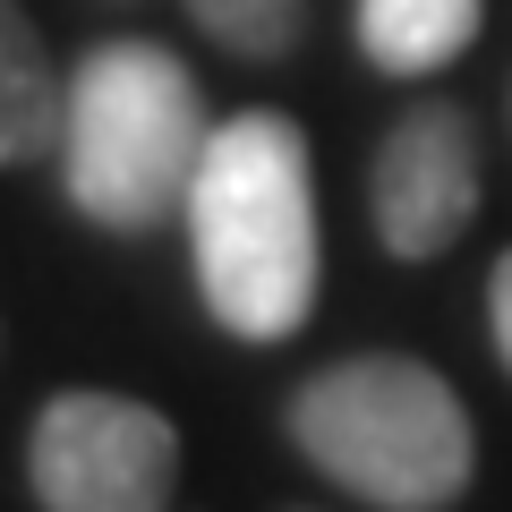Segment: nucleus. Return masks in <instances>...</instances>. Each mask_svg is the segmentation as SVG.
<instances>
[{
    "label": "nucleus",
    "mask_w": 512,
    "mask_h": 512,
    "mask_svg": "<svg viewBox=\"0 0 512 512\" xmlns=\"http://www.w3.org/2000/svg\"><path fill=\"white\" fill-rule=\"evenodd\" d=\"M188 256H197L205 316L239 342H291L325 291V222L316 171L291 111H231L214 120L188 180Z\"/></svg>",
    "instance_id": "obj_1"
},
{
    "label": "nucleus",
    "mask_w": 512,
    "mask_h": 512,
    "mask_svg": "<svg viewBox=\"0 0 512 512\" xmlns=\"http://www.w3.org/2000/svg\"><path fill=\"white\" fill-rule=\"evenodd\" d=\"M43 146H60V69L43 52V26L0 0V171L35 163Z\"/></svg>",
    "instance_id": "obj_6"
},
{
    "label": "nucleus",
    "mask_w": 512,
    "mask_h": 512,
    "mask_svg": "<svg viewBox=\"0 0 512 512\" xmlns=\"http://www.w3.org/2000/svg\"><path fill=\"white\" fill-rule=\"evenodd\" d=\"M282 427L333 487L376 512H444L470 495V470H478L461 393L402 350H359V359L316 367L291 393Z\"/></svg>",
    "instance_id": "obj_3"
},
{
    "label": "nucleus",
    "mask_w": 512,
    "mask_h": 512,
    "mask_svg": "<svg viewBox=\"0 0 512 512\" xmlns=\"http://www.w3.org/2000/svg\"><path fill=\"white\" fill-rule=\"evenodd\" d=\"M205 137L214 120L197 77L146 35L94 43L60 86V188L103 231H154L180 214Z\"/></svg>",
    "instance_id": "obj_2"
},
{
    "label": "nucleus",
    "mask_w": 512,
    "mask_h": 512,
    "mask_svg": "<svg viewBox=\"0 0 512 512\" xmlns=\"http://www.w3.org/2000/svg\"><path fill=\"white\" fill-rule=\"evenodd\" d=\"M487 333H495V359L512 376V248L495 256V274H487Z\"/></svg>",
    "instance_id": "obj_9"
},
{
    "label": "nucleus",
    "mask_w": 512,
    "mask_h": 512,
    "mask_svg": "<svg viewBox=\"0 0 512 512\" xmlns=\"http://www.w3.org/2000/svg\"><path fill=\"white\" fill-rule=\"evenodd\" d=\"M26 487L43 512H171L180 427L137 393L69 384L26 427Z\"/></svg>",
    "instance_id": "obj_4"
},
{
    "label": "nucleus",
    "mask_w": 512,
    "mask_h": 512,
    "mask_svg": "<svg viewBox=\"0 0 512 512\" xmlns=\"http://www.w3.org/2000/svg\"><path fill=\"white\" fill-rule=\"evenodd\" d=\"M188 18L239 60H282V52H299L308 0H188Z\"/></svg>",
    "instance_id": "obj_8"
},
{
    "label": "nucleus",
    "mask_w": 512,
    "mask_h": 512,
    "mask_svg": "<svg viewBox=\"0 0 512 512\" xmlns=\"http://www.w3.org/2000/svg\"><path fill=\"white\" fill-rule=\"evenodd\" d=\"M367 214L402 265H436L478 222V128L461 103H410L367 163Z\"/></svg>",
    "instance_id": "obj_5"
},
{
    "label": "nucleus",
    "mask_w": 512,
    "mask_h": 512,
    "mask_svg": "<svg viewBox=\"0 0 512 512\" xmlns=\"http://www.w3.org/2000/svg\"><path fill=\"white\" fill-rule=\"evenodd\" d=\"M478 43V0H359V52L384 77H427Z\"/></svg>",
    "instance_id": "obj_7"
}]
</instances>
